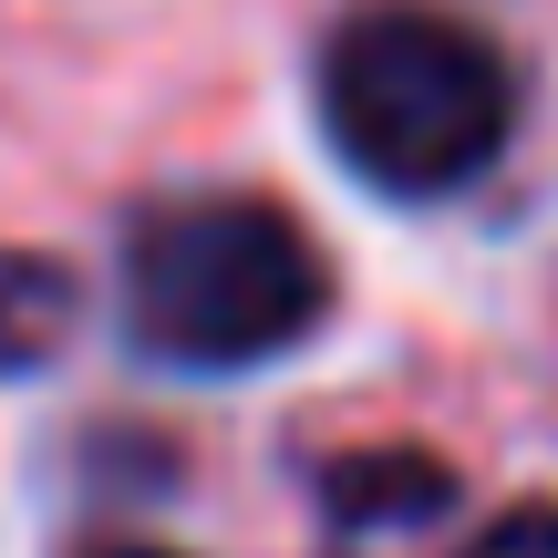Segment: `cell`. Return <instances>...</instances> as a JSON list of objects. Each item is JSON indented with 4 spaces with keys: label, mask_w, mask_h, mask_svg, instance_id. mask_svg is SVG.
I'll use <instances>...</instances> for the list:
<instances>
[{
    "label": "cell",
    "mask_w": 558,
    "mask_h": 558,
    "mask_svg": "<svg viewBox=\"0 0 558 558\" xmlns=\"http://www.w3.org/2000/svg\"><path fill=\"white\" fill-rule=\"evenodd\" d=\"M331 269L269 197H177L124 239V341L177 373H248L320 331Z\"/></svg>",
    "instance_id": "1"
},
{
    "label": "cell",
    "mask_w": 558,
    "mask_h": 558,
    "mask_svg": "<svg viewBox=\"0 0 558 558\" xmlns=\"http://www.w3.org/2000/svg\"><path fill=\"white\" fill-rule=\"evenodd\" d=\"M320 124H331L341 166L373 177L383 197H456L486 177L518 124V83H507L497 41L465 32L445 11H362L320 52Z\"/></svg>",
    "instance_id": "2"
},
{
    "label": "cell",
    "mask_w": 558,
    "mask_h": 558,
    "mask_svg": "<svg viewBox=\"0 0 558 558\" xmlns=\"http://www.w3.org/2000/svg\"><path fill=\"white\" fill-rule=\"evenodd\" d=\"M320 507H331L341 527H424L435 507H456V476H445L435 456H403V445H383V456H352L320 476Z\"/></svg>",
    "instance_id": "3"
},
{
    "label": "cell",
    "mask_w": 558,
    "mask_h": 558,
    "mask_svg": "<svg viewBox=\"0 0 558 558\" xmlns=\"http://www.w3.org/2000/svg\"><path fill=\"white\" fill-rule=\"evenodd\" d=\"M73 320H83L73 269L41 248H0V373H41L73 341Z\"/></svg>",
    "instance_id": "4"
},
{
    "label": "cell",
    "mask_w": 558,
    "mask_h": 558,
    "mask_svg": "<svg viewBox=\"0 0 558 558\" xmlns=\"http://www.w3.org/2000/svg\"><path fill=\"white\" fill-rule=\"evenodd\" d=\"M465 558H558V507H518V518H497Z\"/></svg>",
    "instance_id": "5"
},
{
    "label": "cell",
    "mask_w": 558,
    "mask_h": 558,
    "mask_svg": "<svg viewBox=\"0 0 558 558\" xmlns=\"http://www.w3.org/2000/svg\"><path fill=\"white\" fill-rule=\"evenodd\" d=\"M104 558H177V548H104Z\"/></svg>",
    "instance_id": "6"
}]
</instances>
